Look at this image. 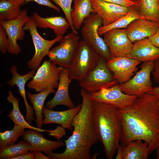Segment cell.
<instances>
[{
    "label": "cell",
    "instance_id": "6da1fadb",
    "mask_svg": "<svg viewBox=\"0 0 159 159\" xmlns=\"http://www.w3.org/2000/svg\"><path fill=\"white\" fill-rule=\"evenodd\" d=\"M122 124L121 145L141 140L148 145L150 154L159 145V103L154 96L146 92L137 96L130 105L118 108Z\"/></svg>",
    "mask_w": 159,
    "mask_h": 159
},
{
    "label": "cell",
    "instance_id": "7a4b0ae2",
    "mask_svg": "<svg viewBox=\"0 0 159 159\" xmlns=\"http://www.w3.org/2000/svg\"><path fill=\"white\" fill-rule=\"evenodd\" d=\"M81 108L74 118L72 134L64 140L66 148L61 153L51 152L47 155L52 159H90V149L99 140L92 120L93 101L91 93L82 89Z\"/></svg>",
    "mask_w": 159,
    "mask_h": 159
},
{
    "label": "cell",
    "instance_id": "3957f363",
    "mask_svg": "<svg viewBox=\"0 0 159 159\" xmlns=\"http://www.w3.org/2000/svg\"><path fill=\"white\" fill-rule=\"evenodd\" d=\"M93 124L98 139L104 146L107 157L112 159L118 147L122 135V126L118 108L93 102Z\"/></svg>",
    "mask_w": 159,
    "mask_h": 159
},
{
    "label": "cell",
    "instance_id": "277c9868",
    "mask_svg": "<svg viewBox=\"0 0 159 159\" xmlns=\"http://www.w3.org/2000/svg\"><path fill=\"white\" fill-rule=\"evenodd\" d=\"M100 57L84 40L80 41L68 68L70 79L81 81L95 66Z\"/></svg>",
    "mask_w": 159,
    "mask_h": 159
},
{
    "label": "cell",
    "instance_id": "5b68a950",
    "mask_svg": "<svg viewBox=\"0 0 159 159\" xmlns=\"http://www.w3.org/2000/svg\"><path fill=\"white\" fill-rule=\"evenodd\" d=\"M107 61L100 57L94 68L79 82L82 89L91 93L117 84V81L107 67Z\"/></svg>",
    "mask_w": 159,
    "mask_h": 159
},
{
    "label": "cell",
    "instance_id": "8992f818",
    "mask_svg": "<svg viewBox=\"0 0 159 159\" xmlns=\"http://www.w3.org/2000/svg\"><path fill=\"white\" fill-rule=\"evenodd\" d=\"M102 22L98 15L92 13L84 20L81 33L83 40L100 56L108 61L112 57L109 47L98 32Z\"/></svg>",
    "mask_w": 159,
    "mask_h": 159
},
{
    "label": "cell",
    "instance_id": "52a82bcc",
    "mask_svg": "<svg viewBox=\"0 0 159 159\" xmlns=\"http://www.w3.org/2000/svg\"><path fill=\"white\" fill-rule=\"evenodd\" d=\"M37 27L33 16L29 17L23 27L24 30L29 32L35 49L34 55L27 62V65L29 68L35 71L40 67L43 58L48 55L51 48L63 37V36H59L51 40L45 39L39 34Z\"/></svg>",
    "mask_w": 159,
    "mask_h": 159
},
{
    "label": "cell",
    "instance_id": "ba28073f",
    "mask_svg": "<svg viewBox=\"0 0 159 159\" xmlns=\"http://www.w3.org/2000/svg\"><path fill=\"white\" fill-rule=\"evenodd\" d=\"M63 67H57L49 60L44 61L27 84V87L37 92L49 88H57L60 70Z\"/></svg>",
    "mask_w": 159,
    "mask_h": 159
},
{
    "label": "cell",
    "instance_id": "9c48e42d",
    "mask_svg": "<svg viewBox=\"0 0 159 159\" xmlns=\"http://www.w3.org/2000/svg\"><path fill=\"white\" fill-rule=\"evenodd\" d=\"M153 63V61L143 62L140 69L133 77L119 85L121 91L126 94L137 96L150 91L153 87L150 75Z\"/></svg>",
    "mask_w": 159,
    "mask_h": 159
},
{
    "label": "cell",
    "instance_id": "30bf717a",
    "mask_svg": "<svg viewBox=\"0 0 159 159\" xmlns=\"http://www.w3.org/2000/svg\"><path fill=\"white\" fill-rule=\"evenodd\" d=\"M80 37L73 32L63 37L59 44L50 50L49 60L56 65L68 68L74 55Z\"/></svg>",
    "mask_w": 159,
    "mask_h": 159
},
{
    "label": "cell",
    "instance_id": "8fae6325",
    "mask_svg": "<svg viewBox=\"0 0 159 159\" xmlns=\"http://www.w3.org/2000/svg\"><path fill=\"white\" fill-rule=\"evenodd\" d=\"M27 11L22 10L20 15L16 18L10 20H0V25L5 29L8 38V46L7 51L10 54L18 55L21 52V47L17 41H21L25 34L24 26L29 18Z\"/></svg>",
    "mask_w": 159,
    "mask_h": 159
},
{
    "label": "cell",
    "instance_id": "7c38bea8",
    "mask_svg": "<svg viewBox=\"0 0 159 159\" xmlns=\"http://www.w3.org/2000/svg\"><path fill=\"white\" fill-rule=\"evenodd\" d=\"M137 97L124 93L121 90L119 85L117 84L91 93V97L93 102L111 105L119 109L131 104Z\"/></svg>",
    "mask_w": 159,
    "mask_h": 159
},
{
    "label": "cell",
    "instance_id": "4fadbf2b",
    "mask_svg": "<svg viewBox=\"0 0 159 159\" xmlns=\"http://www.w3.org/2000/svg\"><path fill=\"white\" fill-rule=\"evenodd\" d=\"M103 35L112 57H124L131 51L133 44L129 39L125 29H112Z\"/></svg>",
    "mask_w": 159,
    "mask_h": 159
},
{
    "label": "cell",
    "instance_id": "5bb4252c",
    "mask_svg": "<svg viewBox=\"0 0 159 159\" xmlns=\"http://www.w3.org/2000/svg\"><path fill=\"white\" fill-rule=\"evenodd\" d=\"M141 62L124 56L111 57L107 61V67L114 78L120 84L131 78L138 70L137 66Z\"/></svg>",
    "mask_w": 159,
    "mask_h": 159
},
{
    "label": "cell",
    "instance_id": "9a60e30c",
    "mask_svg": "<svg viewBox=\"0 0 159 159\" xmlns=\"http://www.w3.org/2000/svg\"><path fill=\"white\" fill-rule=\"evenodd\" d=\"M94 12L102 19V25L111 24L125 15L130 7L101 0H91Z\"/></svg>",
    "mask_w": 159,
    "mask_h": 159
},
{
    "label": "cell",
    "instance_id": "2e32d148",
    "mask_svg": "<svg viewBox=\"0 0 159 159\" xmlns=\"http://www.w3.org/2000/svg\"><path fill=\"white\" fill-rule=\"evenodd\" d=\"M72 81L69 76L68 68H63L59 73L57 90L53 98L47 102L46 107L52 109L59 105H64L69 108L75 107L69 93V87Z\"/></svg>",
    "mask_w": 159,
    "mask_h": 159
},
{
    "label": "cell",
    "instance_id": "e0dca14e",
    "mask_svg": "<svg viewBox=\"0 0 159 159\" xmlns=\"http://www.w3.org/2000/svg\"><path fill=\"white\" fill-rule=\"evenodd\" d=\"M127 35L132 43L153 34L159 29V24L143 18L136 19L125 28Z\"/></svg>",
    "mask_w": 159,
    "mask_h": 159
},
{
    "label": "cell",
    "instance_id": "ac0fdd59",
    "mask_svg": "<svg viewBox=\"0 0 159 159\" xmlns=\"http://www.w3.org/2000/svg\"><path fill=\"white\" fill-rule=\"evenodd\" d=\"M35 71L32 70L27 74L24 75L19 74L17 72L16 65H13L9 69V71L12 75V78L7 82L10 87L16 85L18 88V92L23 99L26 110V120L29 123L35 120L34 112L33 108L28 102L25 90V85L27 81L32 78L36 73Z\"/></svg>",
    "mask_w": 159,
    "mask_h": 159
},
{
    "label": "cell",
    "instance_id": "d6986e66",
    "mask_svg": "<svg viewBox=\"0 0 159 159\" xmlns=\"http://www.w3.org/2000/svg\"><path fill=\"white\" fill-rule=\"evenodd\" d=\"M81 106V104H79L74 108L60 111H54L44 107L42 111L44 117L43 124L57 123L61 125L64 129L72 130V120L80 110Z\"/></svg>",
    "mask_w": 159,
    "mask_h": 159
},
{
    "label": "cell",
    "instance_id": "ffe728a7",
    "mask_svg": "<svg viewBox=\"0 0 159 159\" xmlns=\"http://www.w3.org/2000/svg\"><path fill=\"white\" fill-rule=\"evenodd\" d=\"M39 132L33 130H28L22 135L24 140L31 145V152L39 151L47 154L64 145V143L61 140L52 141L48 140Z\"/></svg>",
    "mask_w": 159,
    "mask_h": 159
},
{
    "label": "cell",
    "instance_id": "44dd1931",
    "mask_svg": "<svg viewBox=\"0 0 159 159\" xmlns=\"http://www.w3.org/2000/svg\"><path fill=\"white\" fill-rule=\"evenodd\" d=\"M125 57L143 62L154 61L159 59V48L146 38L134 42L131 51Z\"/></svg>",
    "mask_w": 159,
    "mask_h": 159
},
{
    "label": "cell",
    "instance_id": "7402d4cb",
    "mask_svg": "<svg viewBox=\"0 0 159 159\" xmlns=\"http://www.w3.org/2000/svg\"><path fill=\"white\" fill-rule=\"evenodd\" d=\"M116 159H147L149 152L148 144L141 140L129 142L127 145H119L117 149Z\"/></svg>",
    "mask_w": 159,
    "mask_h": 159
},
{
    "label": "cell",
    "instance_id": "603a6c76",
    "mask_svg": "<svg viewBox=\"0 0 159 159\" xmlns=\"http://www.w3.org/2000/svg\"><path fill=\"white\" fill-rule=\"evenodd\" d=\"M33 16L37 27L51 29L57 37L63 36L70 27L66 19L61 16L43 17L34 12Z\"/></svg>",
    "mask_w": 159,
    "mask_h": 159
},
{
    "label": "cell",
    "instance_id": "cb8c5ba5",
    "mask_svg": "<svg viewBox=\"0 0 159 159\" xmlns=\"http://www.w3.org/2000/svg\"><path fill=\"white\" fill-rule=\"evenodd\" d=\"M94 13L91 0H74L71 16L74 28L78 30L84 19L91 13Z\"/></svg>",
    "mask_w": 159,
    "mask_h": 159
},
{
    "label": "cell",
    "instance_id": "d4e9b609",
    "mask_svg": "<svg viewBox=\"0 0 159 159\" xmlns=\"http://www.w3.org/2000/svg\"><path fill=\"white\" fill-rule=\"evenodd\" d=\"M54 88H49L38 94H32L27 92V96L32 104L36 117V124L38 127L41 128L43 124L42 111L44 104L47 96L52 93H55Z\"/></svg>",
    "mask_w": 159,
    "mask_h": 159
},
{
    "label": "cell",
    "instance_id": "484cf974",
    "mask_svg": "<svg viewBox=\"0 0 159 159\" xmlns=\"http://www.w3.org/2000/svg\"><path fill=\"white\" fill-rule=\"evenodd\" d=\"M8 93V96L7 98V100L9 103L12 104L13 106V109L8 116L13 121L14 124L20 125L25 128L33 130L39 132H50L51 130L43 129L31 125L26 121L20 111L19 107V99L14 96L11 91H9Z\"/></svg>",
    "mask_w": 159,
    "mask_h": 159
},
{
    "label": "cell",
    "instance_id": "4316f807",
    "mask_svg": "<svg viewBox=\"0 0 159 159\" xmlns=\"http://www.w3.org/2000/svg\"><path fill=\"white\" fill-rule=\"evenodd\" d=\"M136 3L142 18L159 24V0H139Z\"/></svg>",
    "mask_w": 159,
    "mask_h": 159
},
{
    "label": "cell",
    "instance_id": "83f0119b",
    "mask_svg": "<svg viewBox=\"0 0 159 159\" xmlns=\"http://www.w3.org/2000/svg\"><path fill=\"white\" fill-rule=\"evenodd\" d=\"M140 18H142L135 6H132L130 7L129 11L127 14L114 23L106 26H100L98 29V34L101 35L112 29L126 28L132 21Z\"/></svg>",
    "mask_w": 159,
    "mask_h": 159
},
{
    "label": "cell",
    "instance_id": "f1b7e54d",
    "mask_svg": "<svg viewBox=\"0 0 159 159\" xmlns=\"http://www.w3.org/2000/svg\"><path fill=\"white\" fill-rule=\"evenodd\" d=\"M32 145L24 140L7 146L0 147V159H13L31 152Z\"/></svg>",
    "mask_w": 159,
    "mask_h": 159
},
{
    "label": "cell",
    "instance_id": "f546056e",
    "mask_svg": "<svg viewBox=\"0 0 159 159\" xmlns=\"http://www.w3.org/2000/svg\"><path fill=\"white\" fill-rule=\"evenodd\" d=\"M22 10L20 6L7 0H0V20H10L17 18Z\"/></svg>",
    "mask_w": 159,
    "mask_h": 159
},
{
    "label": "cell",
    "instance_id": "4dcf8cb0",
    "mask_svg": "<svg viewBox=\"0 0 159 159\" xmlns=\"http://www.w3.org/2000/svg\"><path fill=\"white\" fill-rule=\"evenodd\" d=\"M25 128L14 124L13 129L0 132V147L7 146L14 144L19 138L23 134Z\"/></svg>",
    "mask_w": 159,
    "mask_h": 159
},
{
    "label": "cell",
    "instance_id": "1f68e13d",
    "mask_svg": "<svg viewBox=\"0 0 159 159\" xmlns=\"http://www.w3.org/2000/svg\"><path fill=\"white\" fill-rule=\"evenodd\" d=\"M51 0L58 5L62 9L66 18L69 24L72 32L78 35V32L74 27L71 16V13L73 9L71 8V4L73 0Z\"/></svg>",
    "mask_w": 159,
    "mask_h": 159
},
{
    "label": "cell",
    "instance_id": "d6a6232c",
    "mask_svg": "<svg viewBox=\"0 0 159 159\" xmlns=\"http://www.w3.org/2000/svg\"><path fill=\"white\" fill-rule=\"evenodd\" d=\"M8 39L6 32L1 25H0V50L2 54H5L8 50Z\"/></svg>",
    "mask_w": 159,
    "mask_h": 159
},
{
    "label": "cell",
    "instance_id": "836d02e7",
    "mask_svg": "<svg viewBox=\"0 0 159 159\" xmlns=\"http://www.w3.org/2000/svg\"><path fill=\"white\" fill-rule=\"evenodd\" d=\"M32 1H35L40 5L47 6L52 8L57 12H59L60 11V9L54 5L49 0H25L24 3H26Z\"/></svg>",
    "mask_w": 159,
    "mask_h": 159
},
{
    "label": "cell",
    "instance_id": "e575fe53",
    "mask_svg": "<svg viewBox=\"0 0 159 159\" xmlns=\"http://www.w3.org/2000/svg\"><path fill=\"white\" fill-rule=\"evenodd\" d=\"M107 2L119 4L122 6L130 7L135 6L136 2L129 0H101Z\"/></svg>",
    "mask_w": 159,
    "mask_h": 159
},
{
    "label": "cell",
    "instance_id": "d590c367",
    "mask_svg": "<svg viewBox=\"0 0 159 159\" xmlns=\"http://www.w3.org/2000/svg\"><path fill=\"white\" fill-rule=\"evenodd\" d=\"M152 73L154 81L159 85V59L154 61Z\"/></svg>",
    "mask_w": 159,
    "mask_h": 159
},
{
    "label": "cell",
    "instance_id": "8d00e7d4",
    "mask_svg": "<svg viewBox=\"0 0 159 159\" xmlns=\"http://www.w3.org/2000/svg\"><path fill=\"white\" fill-rule=\"evenodd\" d=\"M148 38L154 45L159 48V29L154 34Z\"/></svg>",
    "mask_w": 159,
    "mask_h": 159
},
{
    "label": "cell",
    "instance_id": "74e56055",
    "mask_svg": "<svg viewBox=\"0 0 159 159\" xmlns=\"http://www.w3.org/2000/svg\"><path fill=\"white\" fill-rule=\"evenodd\" d=\"M34 154L33 152H28L21 156L13 158V159H34Z\"/></svg>",
    "mask_w": 159,
    "mask_h": 159
},
{
    "label": "cell",
    "instance_id": "f35d334b",
    "mask_svg": "<svg viewBox=\"0 0 159 159\" xmlns=\"http://www.w3.org/2000/svg\"><path fill=\"white\" fill-rule=\"evenodd\" d=\"M148 93L155 97L159 101V86L153 87Z\"/></svg>",
    "mask_w": 159,
    "mask_h": 159
},
{
    "label": "cell",
    "instance_id": "ab89813d",
    "mask_svg": "<svg viewBox=\"0 0 159 159\" xmlns=\"http://www.w3.org/2000/svg\"><path fill=\"white\" fill-rule=\"evenodd\" d=\"M34 158L35 159H49L47 155L46 156L41 152V151H36L34 152Z\"/></svg>",
    "mask_w": 159,
    "mask_h": 159
},
{
    "label": "cell",
    "instance_id": "60d3db41",
    "mask_svg": "<svg viewBox=\"0 0 159 159\" xmlns=\"http://www.w3.org/2000/svg\"><path fill=\"white\" fill-rule=\"evenodd\" d=\"M17 6H20L25 2V0H7Z\"/></svg>",
    "mask_w": 159,
    "mask_h": 159
},
{
    "label": "cell",
    "instance_id": "b9f144b4",
    "mask_svg": "<svg viewBox=\"0 0 159 159\" xmlns=\"http://www.w3.org/2000/svg\"><path fill=\"white\" fill-rule=\"evenodd\" d=\"M156 158L159 159V145L156 149Z\"/></svg>",
    "mask_w": 159,
    "mask_h": 159
},
{
    "label": "cell",
    "instance_id": "7bdbcfd3",
    "mask_svg": "<svg viewBox=\"0 0 159 159\" xmlns=\"http://www.w3.org/2000/svg\"><path fill=\"white\" fill-rule=\"evenodd\" d=\"M130 0V1H134V2H136V1H137V0Z\"/></svg>",
    "mask_w": 159,
    "mask_h": 159
},
{
    "label": "cell",
    "instance_id": "ee69618b",
    "mask_svg": "<svg viewBox=\"0 0 159 159\" xmlns=\"http://www.w3.org/2000/svg\"><path fill=\"white\" fill-rule=\"evenodd\" d=\"M139 0H137V1L136 2H137Z\"/></svg>",
    "mask_w": 159,
    "mask_h": 159
},
{
    "label": "cell",
    "instance_id": "f6af8a7d",
    "mask_svg": "<svg viewBox=\"0 0 159 159\" xmlns=\"http://www.w3.org/2000/svg\"></svg>",
    "mask_w": 159,
    "mask_h": 159
},
{
    "label": "cell",
    "instance_id": "bcb514c9",
    "mask_svg": "<svg viewBox=\"0 0 159 159\" xmlns=\"http://www.w3.org/2000/svg\"></svg>",
    "mask_w": 159,
    "mask_h": 159
}]
</instances>
